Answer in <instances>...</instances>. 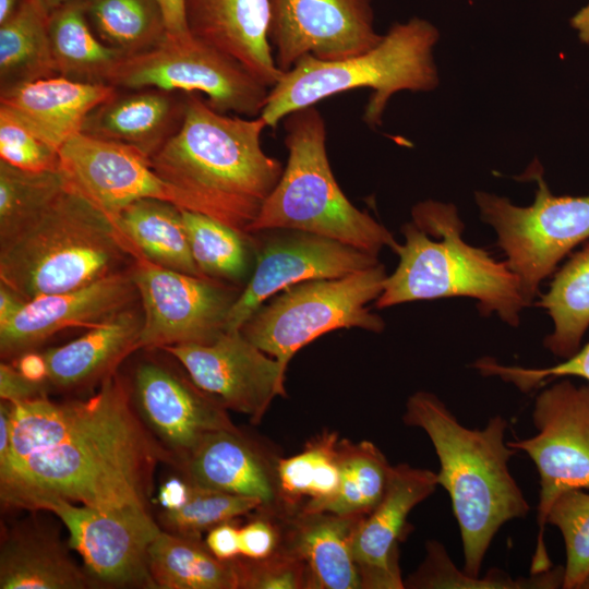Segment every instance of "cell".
Masks as SVG:
<instances>
[{"mask_svg":"<svg viewBox=\"0 0 589 589\" xmlns=\"http://www.w3.org/2000/svg\"><path fill=\"white\" fill-rule=\"evenodd\" d=\"M11 405L10 453L0 461L2 505L148 508L155 469L171 458L141 420L118 371L87 399L46 396Z\"/></svg>","mask_w":589,"mask_h":589,"instance_id":"6da1fadb","label":"cell"},{"mask_svg":"<svg viewBox=\"0 0 589 589\" xmlns=\"http://www.w3.org/2000/svg\"><path fill=\"white\" fill-rule=\"evenodd\" d=\"M265 128L261 117L221 113L187 93L183 123L151 166L179 193L182 209L248 233L284 170L262 147Z\"/></svg>","mask_w":589,"mask_h":589,"instance_id":"7a4b0ae2","label":"cell"},{"mask_svg":"<svg viewBox=\"0 0 589 589\" xmlns=\"http://www.w3.org/2000/svg\"><path fill=\"white\" fill-rule=\"evenodd\" d=\"M402 421L423 430L435 449L437 483L450 497L460 531L464 572L479 577L500 528L530 509L509 471L517 450L505 442L508 422L497 414L482 429L467 428L436 395L424 390L409 396Z\"/></svg>","mask_w":589,"mask_h":589,"instance_id":"3957f363","label":"cell"},{"mask_svg":"<svg viewBox=\"0 0 589 589\" xmlns=\"http://www.w3.org/2000/svg\"><path fill=\"white\" fill-rule=\"evenodd\" d=\"M464 224L453 204L422 201L401 227L405 241L393 251L399 262L375 300L377 309L417 300L468 297L483 314H497L517 326L527 306L520 284L506 261L467 243Z\"/></svg>","mask_w":589,"mask_h":589,"instance_id":"277c9868","label":"cell"},{"mask_svg":"<svg viewBox=\"0 0 589 589\" xmlns=\"http://www.w3.org/2000/svg\"><path fill=\"white\" fill-rule=\"evenodd\" d=\"M437 40L438 31L432 23L412 17L393 24L376 46L359 55L338 60L304 56L271 87L260 117L275 129L293 111L337 94L369 88L372 93L362 119L376 128L394 94L430 92L437 86L432 55Z\"/></svg>","mask_w":589,"mask_h":589,"instance_id":"5b68a950","label":"cell"},{"mask_svg":"<svg viewBox=\"0 0 589 589\" xmlns=\"http://www.w3.org/2000/svg\"><path fill=\"white\" fill-rule=\"evenodd\" d=\"M130 260L113 220L64 188L40 216L0 243V283L31 301L84 287Z\"/></svg>","mask_w":589,"mask_h":589,"instance_id":"8992f818","label":"cell"},{"mask_svg":"<svg viewBox=\"0 0 589 589\" xmlns=\"http://www.w3.org/2000/svg\"><path fill=\"white\" fill-rule=\"evenodd\" d=\"M288 159L281 177L248 233L300 230L378 254L398 243L369 213L357 208L338 185L326 149V123L315 106L284 120Z\"/></svg>","mask_w":589,"mask_h":589,"instance_id":"52a82bcc","label":"cell"},{"mask_svg":"<svg viewBox=\"0 0 589 589\" xmlns=\"http://www.w3.org/2000/svg\"><path fill=\"white\" fill-rule=\"evenodd\" d=\"M386 277L378 263L339 278L294 284L259 306L240 332L287 371L296 352L325 333L352 327L381 333L384 321L366 304L382 293Z\"/></svg>","mask_w":589,"mask_h":589,"instance_id":"ba28073f","label":"cell"},{"mask_svg":"<svg viewBox=\"0 0 589 589\" xmlns=\"http://www.w3.org/2000/svg\"><path fill=\"white\" fill-rule=\"evenodd\" d=\"M525 176L537 182L531 205L517 206L506 197L482 191L476 192V202L481 218L495 230L497 245L529 305L558 262L589 239V194L554 195L537 161Z\"/></svg>","mask_w":589,"mask_h":589,"instance_id":"9c48e42d","label":"cell"},{"mask_svg":"<svg viewBox=\"0 0 589 589\" xmlns=\"http://www.w3.org/2000/svg\"><path fill=\"white\" fill-rule=\"evenodd\" d=\"M108 84L200 93L214 110L248 118L260 117L271 89L237 59L192 35H167L152 50L123 58Z\"/></svg>","mask_w":589,"mask_h":589,"instance_id":"30bf717a","label":"cell"},{"mask_svg":"<svg viewBox=\"0 0 589 589\" xmlns=\"http://www.w3.org/2000/svg\"><path fill=\"white\" fill-rule=\"evenodd\" d=\"M532 421L537 433L508 445L526 453L539 474V532L531 562V574H537L552 568L543 533L553 502L568 490L589 491V383L562 380L542 389Z\"/></svg>","mask_w":589,"mask_h":589,"instance_id":"8fae6325","label":"cell"},{"mask_svg":"<svg viewBox=\"0 0 589 589\" xmlns=\"http://www.w3.org/2000/svg\"><path fill=\"white\" fill-rule=\"evenodd\" d=\"M130 273L143 313L140 349L211 344L226 332L242 288L157 265L129 241Z\"/></svg>","mask_w":589,"mask_h":589,"instance_id":"7c38bea8","label":"cell"},{"mask_svg":"<svg viewBox=\"0 0 589 589\" xmlns=\"http://www.w3.org/2000/svg\"><path fill=\"white\" fill-rule=\"evenodd\" d=\"M255 262L227 318L226 330H240L272 296L298 283L339 278L380 262L377 255L323 236L290 229L255 232Z\"/></svg>","mask_w":589,"mask_h":589,"instance_id":"4fadbf2b","label":"cell"},{"mask_svg":"<svg viewBox=\"0 0 589 589\" xmlns=\"http://www.w3.org/2000/svg\"><path fill=\"white\" fill-rule=\"evenodd\" d=\"M45 510L63 522L70 546L81 555L97 585L156 588L148 551L163 529L148 508L107 512L57 501Z\"/></svg>","mask_w":589,"mask_h":589,"instance_id":"5bb4252c","label":"cell"},{"mask_svg":"<svg viewBox=\"0 0 589 589\" xmlns=\"http://www.w3.org/2000/svg\"><path fill=\"white\" fill-rule=\"evenodd\" d=\"M268 38L276 65L290 70L299 59L352 57L382 39L373 0H269Z\"/></svg>","mask_w":589,"mask_h":589,"instance_id":"9a60e30c","label":"cell"},{"mask_svg":"<svg viewBox=\"0 0 589 589\" xmlns=\"http://www.w3.org/2000/svg\"><path fill=\"white\" fill-rule=\"evenodd\" d=\"M191 380L217 400L259 423L272 401L285 396L286 370L277 359L250 342L240 330H226L206 345L165 347Z\"/></svg>","mask_w":589,"mask_h":589,"instance_id":"2e32d148","label":"cell"},{"mask_svg":"<svg viewBox=\"0 0 589 589\" xmlns=\"http://www.w3.org/2000/svg\"><path fill=\"white\" fill-rule=\"evenodd\" d=\"M129 387L141 420L177 467L208 433L238 429L188 373L165 363H139Z\"/></svg>","mask_w":589,"mask_h":589,"instance_id":"e0dca14e","label":"cell"},{"mask_svg":"<svg viewBox=\"0 0 589 589\" xmlns=\"http://www.w3.org/2000/svg\"><path fill=\"white\" fill-rule=\"evenodd\" d=\"M59 173L64 188L113 219L141 199H158L183 208L179 193L134 147L77 133L59 149Z\"/></svg>","mask_w":589,"mask_h":589,"instance_id":"ac0fdd59","label":"cell"},{"mask_svg":"<svg viewBox=\"0 0 589 589\" xmlns=\"http://www.w3.org/2000/svg\"><path fill=\"white\" fill-rule=\"evenodd\" d=\"M139 301L130 269L79 289L27 301L10 322L0 326L1 358L17 359L69 328H92Z\"/></svg>","mask_w":589,"mask_h":589,"instance_id":"d6986e66","label":"cell"},{"mask_svg":"<svg viewBox=\"0 0 589 589\" xmlns=\"http://www.w3.org/2000/svg\"><path fill=\"white\" fill-rule=\"evenodd\" d=\"M438 485L437 473L408 464L392 466L385 493L359 522L353 560L363 589H402L398 544L410 512Z\"/></svg>","mask_w":589,"mask_h":589,"instance_id":"ffe728a7","label":"cell"},{"mask_svg":"<svg viewBox=\"0 0 589 589\" xmlns=\"http://www.w3.org/2000/svg\"><path fill=\"white\" fill-rule=\"evenodd\" d=\"M187 93L156 87L118 89L85 118L81 132L153 157L181 128Z\"/></svg>","mask_w":589,"mask_h":589,"instance_id":"44dd1931","label":"cell"},{"mask_svg":"<svg viewBox=\"0 0 589 589\" xmlns=\"http://www.w3.org/2000/svg\"><path fill=\"white\" fill-rule=\"evenodd\" d=\"M185 20L192 36L241 62L267 86L281 72L268 38L269 0H184Z\"/></svg>","mask_w":589,"mask_h":589,"instance_id":"7402d4cb","label":"cell"},{"mask_svg":"<svg viewBox=\"0 0 589 589\" xmlns=\"http://www.w3.org/2000/svg\"><path fill=\"white\" fill-rule=\"evenodd\" d=\"M110 84H92L53 75L0 92V107L56 149L81 132L87 115L116 93Z\"/></svg>","mask_w":589,"mask_h":589,"instance_id":"603a6c76","label":"cell"},{"mask_svg":"<svg viewBox=\"0 0 589 589\" xmlns=\"http://www.w3.org/2000/svg\"><path fill=\"white\" fill-rule=\"evenodd\" d=\"M143 313L135 306L88 328L81 337L41 352L47 384L68 392L101 383L140 349Z\"/></svg>","mask_w":589,"mask_h":589,"instance_id":"cb8c5ba5","label":"cell"},{"mask_svg":"<svg viewBox=\"0 0 589 589\" xmlns=\"http://www.w3.org/2000/svg\"><path fill=\"white\" fill-rule=\"evenodd\" d=\"M178 467L200 488L256 497L264 507L277 500L276 473L239 429L208 433Z\"/></svg>","mask_w":589,"mask_h":589,"instance_id":"d4e9b609","label":"cell"},{"mask_svg":"<svg viewBox=\"0 0 589 589\" xmlns=\"http://www.w3.org/2000/svg\"><path fill=\"white\" fill-rule=\"evenodd\" d=\"M294 515L280 544L304 563L309 589L361 588L352 542L364 515Z\"/></svg>","mask_w":589,"mask_h":589,"instance_id":"484cf974","label":"cell"},{"mask_svg":"<svg viewBox=\"0 0 589 589\" xmlns=\"http://www.w3.org/2000/svg\"><path fill=\"white\" fill-rule=\"evenodd\" d=\"M96 585L47 533L17 529L2 539L1 589H86Z\"/></svg>","mask_w":589,"mask_h":589,"instance_id":"4316f807","label":"cell"},{"mask_svg":"<svg viewBox=\"0 0 589 589\" xmlns=\"http://www.w3.org/2000/svg\"><path fill=\"white\" fill-rule=\"evenodd\" d=\"M112 220L124 238L153 263L206 278L192 256L182 209L173 203L141 199L125 206Z\"/></svg>","mask_w":589,"mask_h":589,"instance_id":"83f0119b","label":"cell"},{"mask_svg":"<svg viewBox=\"0 0 589 589\" xmlns=\"http://www.w3.org/2000/svg\"><path fill=\"white\" fill-rule=\"evenodd\" d=\"M47 29L57 75L82 83L108 84L113 69L124 58L92 31L82 1L52 11Z\"/></svg>","mask_w":589,"mask_h":589,"instance_id":"f1b7e54d","label":"cell"},{"mask_svg":"<svg viewBox=\"0 0 589 589\" xmlns=\"http://www.w3.org/2000/svg\"><path fill=\"white\" fill-rule=\"evenodd\" d=\"M148 566L159 589H239L237 561L217 558L201 539L161 530L149 548Z\"/></svg>","mask_w":589,"mask_h":589,"instance_id":"f546056e","label":"cell"},{"mask_svg":"<svg viewBox=\"0 0 589 589\" xmlns=\"http://www.w3.org/2000/svg\"><path fill=\"white\" fill-rule=\"evenodd\" d=\"M338 441L337 433L324 432L301 453L277 461V498L296 514L321 513L336 494L340 481Z\"/></svg>","mask_w":589,"mask_h":589,"instance_id":"4dcf8cb0","label":"cell"},{"mask_svg":"<svg viewBox=\"0 0 589 589\" xmlns=\"http://www.w3.org/2000/svg\"><path fill=\"white\" fill-rule=\"evenodd\" d=\"M537 305L553 321L545 348L563 359L573 356L589 327V243L555 274Z\"/></svg>","mask_w":589,"mask_h":589,"instance_id":"1f68e13d","label":"cell"},{"mask_svg":"<svg viewBox=\"0 0 589 589\" xmlns=\"http://www.w3.org/2000/svg\"><path fill=\"white\" fill-rule=\"evenodd\" d=\"M48 16L25 0L0 24V92L57 75L49 45Z\"/></svg>","mask_w":589,"mask_h":589,"instance_id":"d6a6232c","label":"cell"},{"mask_svg":"<svg viewBox=\"0 0 589 589\" xmlns=\"http://www.w3.org/2000/svg\"><path fill=\"white\" fill-rule=\"evenodd\" d=\"M87 22L95 35L124 58L152 50L167 37L157 0H84Z\"/></svg>","mask_w":589,"mask_h":589,"instance_id":"836d02e7","label":"cell"},{"mask_svg":"<svg viewBox=\"0 0 589 589\" xmlns=\"http://www.w3.org/2000/svg\"><path fill=\"white\" fill-rule=\"evenodd\" d=\"M192 256L206 278L237 284L251 269L252 235L243 233L206 215L182 209Z\"/></svg>","mask_w":589,"mask_h":589,"instance_id":"e575fe53","label":"cell"},{"mask_svg":"<svg viewBox=\"0 0 589 589\" xmlns=\"http://www.w3.org/2000/svg\"><path fill=\"white\" fill-rule=\"evenodd\" d=\"M337 454L339 486L321 513L369 514L385 493L392 465L381 449L368 441L352 443L339 440Z\"/></svg>","mask_w":589,"mask_h":589,"instance_id":"d590c367","label":"cell"},{"mask_svg":"<svg viewBox=\"0 0 589 589\" xmlns=\"http://www.w3.org/2000/svg\"><path fill=\"white\" fill-rule=\"evenodd\" d=\"M59 171H28L0 159V243L40 216L62 193Z\"/></svg>","mask_w":589,"mask_h":589,"instance_id":"8d00e7d4","label":"cell"},{"mask_svg":"<svg viewBox=\"0 0 589 589\" xmlns=\"http://www.w3.org/2000/svg\"><path fill=\"white\" fill-rule=\"evenodd\" d=\"M426 554L419 568L405 581L408 588H453V589H534L562 588L564 567L551 568L530 577L513 579L494 569L483 578L472 577L458 569L443 544L430 540L425 544Z\"/></svg>","mask_w":589,"mask_h":589,"instance_id":"74e56055","label":"cell"},{"mask_svg":"<svg viewBox=\"0 0 589 589\" xmlns=\"http://www.w3.org/2000/svg\"><path fill=\"white\" fill-rule=\"evenodd\" d=\"M261 507H264V503L260 498L208 490L190 483L185 502L176 508L164 509L159 515V526L168 532L201 539L203 531Z\"/></svg>","mask_w":589,"mask_h":589,"instance_id":"f35d334b","label":"cell"},{"mask_svg":"<svg viewBox=\"0 0 589 589\" xmlns=\"http://www.w3.org/2000/svg\"><path fill=\"white\" fill-rule=\"evenodd\" d=\"M546 524L556 527L564 540L566 563L564 589H581L589 577V492L568 490L552 504Z\"/></svg>","mask_w":589,"mask_h":589,"instance_id":"ab89813d","label":"cell"},{"mask_svg":"<svg viewBox=\"0 0 589 589\" xmlns=\"http://www.w3.org/2000/svg\"><path fill=\"white\" fill-rule=\"evenodd\" d=\"M0 159L23 170L59 171V151L0 107Z\"/></svg>","mask_w":589,"mask_h":589,"instance_id":"60d3db41","label":"cell"},{"mask_svg":"<svg viewBox=\"0 0 589 589\" xmlns=\"http://www.w3.org/2000/svg\"><path fill=\"white\" fill-rule=\"evenodd\" d=\"M236 561L239 589H309L304 563L281 544L265 558Z\"/></svg>","mask_w":589,"mask_h":589,"instance_id":"b9f144b4","label":"cell"},{"mask_svg":"<svg viewBox=\"0 0 589 589\" xmlns=\"http://www.w3.org/2000/svg\"><path fill=\"white\" fill-rule=\"evenodd\" d=\"M472 368L484 376H497L525 393L566 376L580 377L589 383V342L564 361L548 368L504 365L490 357L477 360Z\"/></svg>","mask_w":589,"mask_h":589,"instance_id":"7bdbcfd3","label":"cell"},{"mask_svg":"<svg viewBox=\"0 0 589 589\" xmlns=\"http://www.w3.org/2000/svg\"><path fill=\"white\" fill-rule=\"evenodd\" d=\"M239 540L242 557L261 560L279 548L281 534L274 524L259 518L239 529Z\"/></svg>","mask_w":589,"mask_h":589,"instance_id":"ee69618b","label":"cell"},{"mask_svg":"<svg viewBox=\"0 0 589 589\" xmlns=\"http://www.w3.org/2000/svg\"><path fill=\"white\" fill-rule=\"evenodd\" d=\"M48 384L27 378L15 365L0 364V398L20 404L47 396Z\"/></svg>","mask_w":589,"mask_h":589,"instance_id":"f6af8a7d","label":"cell"},{"mask_svg":"<svg viewBox=\"0 0 589 589\" xmlns=\"http://www.w3.org/2000/svg\"><path fill=\"white\" fill-rule=\"evenodd\" d=\"M205 545L219 560H236L240 556L239 528L230 521L215 526L208 530Z\"/></svg>","mask_w":589,"mask_h":589,"instance_id":"bcb514c9","label":"cell"},{"mask_svg":"<svg viewBox=\"0 0 589 589\" xmlns=\"http://www.w3.org/2000/svg\"><path fill=\"white\" fill-rule=\"evenodd\" d=\"M166 21L167 34L172 38H185L191 35L189 32L184 0H157Z\"/></svg>","mask_w":589,"mask_h":589,"instance_id":"7dc6e473","label":"cell"},{"mask_svg":"<svg viewBox=\"0 0 589 589\" xmlns=\"http://www.w3.org/2000/svg\"><path fill=\"white\" fill-rule=\"evenodd\" d=\"M189 492L190 483L185 479H172L160 488L158 498L164 509L176 508L185 502Z\"/></svg>","mask_w":589,"mask_h":589,"instance_id":"c3c4849f","label":"cell"},{"mask_svg":"<svg viewBox=\"0 0 589 589\" xmlns=\"http://www.w3.org/2000/svg\"><path fill=\"white\" fill-rule=\"evenodd\" d=\"M15 366L29 380L47 383V369L41 353L26 352L16 359Z\"/></svg>","mask_w":589,"mask_h":589,"instance_id":"681fc988","label":"cell"},{"mask_svg":"<svg viewBox=\"0 0 589 589\" xmlns=\"http://www.w3.org/2000/svg\"><path fill=\"white\" fill-rule=\"evenodd\" d=\"M21 296L0 283V326L10 322L26 304Z\"/></svg>","mask_w":589,"mask_h":589,"instance_id":"f907efd6","label":"cell"},{"mask_svg":"<svg viewBox=\"0 0 589 589\" xmlns=\"http://www.w3.org/2000/svg\"><path fill=\"white\" fill-rule=\"evenodd\" d=\"M570 25L579 40L589 45V2L573 15Z\"/></svg>","mask_w":589,"mask_h":589,"instance_id":"816d5d0a","label":"cell"},{"mask_svg":"<svg viewBox=\"0 0 589 589\" xmlns=\"http://www.w3.org/2000/svg\"><path fill=\"white\" fill-rule=\"evenodd\" d=\"M25 0H0V24L12 17Z\"/></svg>","mask_w":589,"mask_h":589,"instance_id":"f5cc1de1","label":"cell"},{"mask_svg":"<svg viewBox=\"0 0 589 589\" xmlns=\"http://www.w3.org/2000/svg\"><path fill=\"white\" fill-rule=\"evenodd\" d=\"M48 16L52 11L58 9L59 7L70 3V2H76V1H84V0H33Z\"/></svg>","mask_w":589,"mask_h":589,"instance_id":"db71d44e","label":"cell"},{"mask_svg":"<svg viewBox=\"0 0 589 589\" xmlns=\"http://www.w3.org/2000/svg\"><path fill=\"white\" fill-rule=\"evenodd\" d=\"M581 589H589V577L586 579V581L584 582Z\"/></svg>","mask_w":589,"mask_h":589,"instance_id":"11a10c76","label":"cell"}]
</instances>
